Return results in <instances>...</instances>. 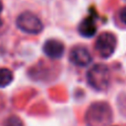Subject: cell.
<instances>
[{"mask_svg":"<svg viewBox=\"0 0 126 126\" xmlns=\"http://www.w3.org/2000/svg\"><path fill=\"white\" fill-rule=\"evenodd\" d=\"M84 120L87 126H109L113 120L111 106L105 102L94 103L86 111Z\"/></svg>","mask_w":126,"mask_h":126,"instance_id":"obj_1","label":"cell"},{"mask_svg":"<svg viewBox=\"0 0 126 126\" xmlns=\"http://www.w3.org/2000/svg\"><path fill=\"white\" fill-rule=\"evenodd\" d=\"M87 83L96 91H105L111 82V74L107 65L97 63L87 71Z\"/></svg>","mask_w":126,"mask_h":126,"instance_id":"obj_2","label":"cell"},{"mask_svg":"<svg viewBox=\"0 0 126 126\" xmlns=\"http://www.w3.org/2000/svg\"><path fill=\"white\" fill-rule=\"evenodd\" d=\"M16 23L22 32H26L28 34H39L43 30V23L40 18H38L34 13L30 11H26L19 15Z\"/></svg>","mask_w":126,"mask_h":126,"instance_id":"obj_3","label":"cell"},{"mask_svg":"<svg viewBox=\"0 0 126 126\" xmlns=\"http://www.w3.org/2000/svg\"><path fill=\"white\" fill-rule=\"evenodd\" d=\"M117 47V39L113 32H103L95 42V49L102 58H110L114 54Z\"/></svg>","mask_w":126,"mask_h":126,"instance_id":"obj_4","label":"cell"},{"mask_svg":"<svg viewBox=\"0 0 126 126\" xmlns=\"http://www.w3.org/2000/svg\"><path fill=\"white\" fill-rule=\"evenodd\" d=\"M70 61L76 66H86L92 62V55L87 48L76 46L70 52Z\"/></svg>","mask_w":126,"mask_h":126,"instance_id":"obj_5","label":"cell"},{"mask_svg":"<svg viewBox=\"0 0 126 126\" xmlns=\"http://www.w3.org/2000/svg\"><path fill=\"white\" fill-rule=\"evenodd\" d=\"M43 52L51 59H60L64 54V44L55 39H50L43 44Z\"/></svg>","mask_w":126,"mask_h":126,"instance_id":"obj_6","label":"cell"},{"mask_svg":"<svg viewBox=\"0 0 126 126\" xmlns=\"http://www.w3.org/2000/svg\"><path fill=\"white\" fill-rule=\"evenodd\" d=\"M79 33L84 38H92L96 33L97 27L95 24V20H94L93 16H89L87 18L83 19L79 24Z\"/></svg>","mask_w":126,"mask_h":126,"instance_id":"obj_7","label":"cell"},{"mask_svg":"<svg viewBox=\"0 0 126 126\" xmlns=\"http://www.w3.org/2000/svg\"><path fill=\"white\" fill-rule=\"evenodd\" d=\"M13 81V74L7 67H0V87H6Z\"/></svg>","mask_w":126,"mask_h":126,"instance_id":"obj_8","label":"cell"},{"mask_svg":"<svg viewBox=\"0 0 126 126\" xmlns=\"http://www.w3.org/2000/svg\"><path fill=\"white\" fill-rule=\"evenodd\" d=\"M4 126H23V124H22L21 120L18 118L17 116H11L6 121Z\"/></svg>","mask_w":126,"mask_h":126,"instance_id":"obj_9","label":"cell"},{"mask_svg":"<svg viewBox=\"0 0 126 126\" xmlns=\"http://www.w3.org/2000/svg\"><path fill=\"white\" fill-rule=\"evenodd\" d=\"M118 17H120L121 21L126 26V7H123V8L120 10V12H118Z\"/></svg>","mask_w":126,"mask_h":126,"instance_id":"obj_10","label":"cell"},{"mask_svg":"<svg viewBox=\"0 0 126 126\" xmlns=\"http://www.w3.org/2000/svg\"><path fill=\"white\" fill-rule=\"evenodd\" d=\"M2 11V2H1V0H0V12Z\"/></svg>","mask_w":126,"mask_h":126,"instance_id":"obj_11","label":"cell"}]
</instances>
